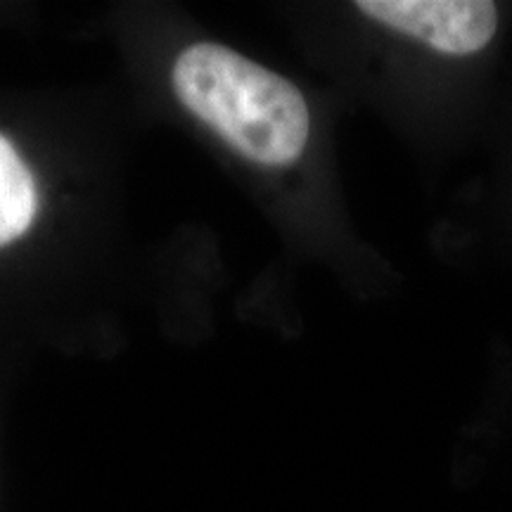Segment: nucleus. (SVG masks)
Instances as JSON below:
<instances>
[{
	"instance_id": "f03ea898",
	"label": "nucleus",
	"mask_w": 512,
	"mask_h": 512,
	"mask_svg": "<svg viewBox=\"0 0 512 512\" xmlns=\"http://www.w3.org/2000/svg\"><path fill=\"white\" fill-rule=\"evenodd\" d=\"M356 10L382 27L453 57L484 50L498 27V8L484 0H361Z\"/></svg>"
},
{
	"instance_id": "7ed1b4c3",
	"label": "nucleus",
	"mask_w": 512,
	"mask_h": 512,
	"mask_svg": "<svg viewBox=\"0 0 512 512\" xmlns=\"http://www.w3.org/2000/svg\"><path fill=\"white\" fill-rule=\"evenodd\" d=\"M38 209L36 181L5 136H0V247L27 233Z\"/></svg>"
},
{
	"instance_id": "f257e3e1",
	"label": "nucleus",
	"mask_w": 512,
	"mask_h": 512,
	"mask_svg": "<svg viewBox=\"0 0 512 512\" xmlns=\"http://www.w3.org/2000/svg\"><path fill=\"white\" fill-rule=\"evenodd\" d=\"M171 83L185 110L256 164L287 166L309 145L311 114L299 88L235 50L185 48Z\"/></svg>"
}]
</instances>
